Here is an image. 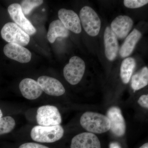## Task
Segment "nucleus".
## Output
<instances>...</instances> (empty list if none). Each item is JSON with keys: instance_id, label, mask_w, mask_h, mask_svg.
<instances>
[{"instance_id": "nucleus-17", "label": "nucleus", "mask_w": 148, "mask_h": 148, "mask_svg": "<svg viewBox=\"0 0 148 148\" xmlns=\"http://www.w3.org/2000/svg\"><path fill=\"white\" fill-rule=\"evenodd\" d=\"M70 32L59 19L51 22L49 27L47 38L49 41L53 43L58 37L66 38L69 36Z\"/></svg>"}, {"instance_id": "nucleus-1", "label": "nucleus", "mask_w": 148, "mask_h": 148, "mask_svg": "<svg viewBox=\"0 0 148 148\" xmlns=\"http://www.w3.org/2000/svg\"><path fill=\"white\" fill-rule=\"evenodd\" d=\"M81 125L90 133L102 134L110 130V123L108 117L102 114L87 112L83 114Z\"/></svg>"}, {"instance_id": "nucleus-19", "label": "nucleus", "mask_w": 148, "mask_h": 148, "mask_svg": "<svg viewBox=\"0 0 148 148\" xmlns=\"http://www.w3.org/2000/svg\"><path fill=\"white\" fill-rule=\"evenodd\" d=\"M148 84V69L145 67L132 77L131 87L135 91L145 87Z\"/></svg>"}, {"instance_id": "nucleus-20", "label": "nucleus", "mask_w": 148, "mask_h": 148, "mask_svg": "<svg viewBox=\"0 0 148 148\" xmlns=\"http://www.w3.org/2000/svg\"><path fill=\"white\" fill-rule=\"evenodd\" d=\"M15 125V120L12 117L7 116L0 119V135L11 132Z\"/></svg>"}, {"instance_id": "nucleus-2", "label": "nucleus", "mask_w": 148, "mask_h": 148, "mask_svg": "<svg viewBox=\"0 0 148 148\" xmlns=\"http://www.w3.org/2000/svg\"><path fill=\"white\" fill-rule=\"evenodd\" d=\"M64 129L60 125L51 126L37 125L31 132L32 140L41 143H53L58 141L64 135Z\"/></svg>"}, {"instance_id": "nucleus-9", "label": "nucleus", "mask_w": 148, "mask_h": 148, "mask_svg": "<svg viewBox=\"0 0 148 148\" xmlns=\"http://www.w3.org/2000/svg\"><path fill=\"white\" fill-rule=\"evenodd\" d=\"M3 52L8 58L23 64L28 63L32 59V53L30 51L16 44L6 45L4 47Z\"/></svg>"}, {"instance_id": "nucleus-6", "label": "nucleus", "mask_w": 148, "mask_h": 148, "mask_svg": "<svg viewBox=\"0 0 148 148\" xmlns=\"http://www.w3.org/2000/svg\"><path fill=\"white\" fill-rule=\"evenodd\" d=\"M36 118L38 124L43 126L58 125L62 122L61 114L58 108L50 105L39 107L37 110Z\"/></svg>"}, {"instance_id": "nucleus-5", "label": "nucleus", "mask_w": 148, "mask_h": 148, "mask_svg": "<svg viewBox=\"0 0 148 148\" xmlns=\"http://www.w3.org/2000/svg\"><path fill=\"white\" fill-rule=\"evenodd\" d=\"M85 64L81 58L77 56L71 57L69 63L64 67V77L69 84H78L82 79L85 71Z\"/></svg>"}, {"instance_id": "nucleus-4", "label": "nucleus", "mask_w": 148, "mask_h": 148, "mask_svg": "<svg viewBox=\"0 0 148 148\" xmlns=\"http://www.w3.org/2000/svg\"><path fill=\"white\" fill-rule=\"evenodd\" d=\"M80 21L88 34L96 36L99 34L101 28V21L98 14L90 7L85 6L81 10Z\"/></svg>"}, {"instance_id": "nucleus-26", "label": "nucleus", "mask_w": 148, "mask_h": 148, "mask_svg": "<svg viewBox=\"0 0 148 148\" xmlns=\"http://www.w3.org/2000/svg\"><path fill=\"white\" fill-rule=\"evenodd\" d=\"M139 148H148V143H146Z\"/></svg>"}, {"instance_id": "nucleus-24", "label": "nucleus", "mask_w": 148, "mask_h": 148, "mask_svg": "<svg viewBox=\"0 0 148 148\" xmlns=\"http://www.w3.org/2000/svg\"><path fill=\"white\" fill-rule=\"evenodd\" d=\"M138 103L141 107L148 108V95H143L138 100Z\"/></svg>"}, {"instance_id": "nucleus-25", "label": "nucleus", "mask_w": 148, "mask_h": 148, "mask_svg": "<svg viewBox=\"0 0 148 148\" xmlns=\"http://www.w3.org/2000/svg\"><path fill=\"white\" fill-rule=\"evenodd\" d=\"M109 148H121L119 143L117 142H112L110 143Z\"/></svg>"}, {"instance_id": "nucleus-13", "label": "nucleus", "mask_w": 148, "mask_h": 148, "mask_svg": "<svg viewBox=\"0 0 148 148\" xmlns=\"http://www.w3.org/2000/svg\"><path fill=\"white\" fill-rule=\"evenodd\" d=\"M133 25L132 18L126 15H120L111 23V29L117 37L123 39L127 36Z\"/></svg>"}, {"instance_id": "nucleus-16", "label": "nucleus", "mask_w": 148, "mask_h": 148, "mask_svg": "<svg viewBox=\"0 0 148 148\" xmlns=\"http://www.w3.org/2000/svg\"><path fill=\"white\" fill-rule=\"evenodd\" d=\"M141 36L142 34L140 31L136 29L132 31L126 38L121 48L119 54L121 57L125 58L131 54Z\"/></svg>"}, {"instance_id": "nucleus-7", "label": "nucleus", "mask_w": 148, "mask_h": 148, "mask_svg": "<svg viewBox=\"0 0 148 148\" xmlns=\"http://www.w3.org/2000/svg\"><path fill=\"white\" fill-rule=\"evenodd\" d=\"M8 11L14 23L28 35H33L36 32V30L31 21L25 17L19 4H11L9 6Z\"/></svg>"}, {"instance_id": "nucleus-3", "label": "nucleus", "mask_w": 148, "mask_h": 148, "mask_svg": "<svg viewBox=\"0 0 148 148\" xmlns=\"http://www.w3.org/2000/svg\"><path fill=\"white\" fill-rule=\"evenodd\" d=\"M1 33L3 39L8 43L16 44L24 47L30 41L29 35L13 22L5 24Z\"/></svg>"}, {"instance_id": "nucleus-14", "label": "nucleus", "mask_w": 148, "mask_h": 148, "mask_svg": "<svg viewBox=\"0 0 148 148\" xmlns=\"http://www.w3.org/2000/svg\"><path fill=\"white\" fill-rule=\"evenodd\" d=\"M19 88L23 97L29 100H35L38 98L43 92L38 82L29 78L21 81L19 84Z\"/></svg>"}, {"instance_id": "nucleus-11", "label": "nucleus", "mask_w": 148, "mask_h": 148, "mask_svg": "<svg viewBox=\"0 0 148 148\" xmlns=\"http://www.w3.org/2000/svg\"><path fill=\"white\" fill-rule=\"evenodd\" d=\"M58 16L59 20L69 31L76 34L81 32L79 18L73 11L65 8L61 9L58 11Z\"/></svg>"}, {"instance_id": "nucleus-27", "label": "nucleus", "mask_w": 148, "mask_h": 148, "mask_svg": "<svg viewBox=\"0 0 148 148\" xmlns=\"http://www.w3.org/2000/svg\"><path fill=\"white\" fill-rule=\"evenodd\" d=\"M3 116V113L2 112L1 110V109H0V119Z\"/></svg>"}, {"instance_id": "nucleus-23", "label": "nucleus", "mask_w": 148, "mask_h": 148, "mask_svg": "<svg viewBox=\"0 0 148 148\" xmlns=\"http://www.w3.org/2000/svg\"><path fill=\"white\" fill-rule=\"evenodd\" d=\"M18 148H49L46 146L34 143H28L22 144Z\"/></svg>"}, {"instance_id": "nucleus-8", "label": "nucleus", "mask_w": 148, "mask_h": 148, "mask_svg": "<svg viewBox=\"0 0 148 148\" xmlns=\"http://www.w3.org/2000/svg\"><path fill=\"white\" fill-rule=\"evenodd\" d=\"M110 123L111 131L116 136L121 137L125 133L126 125L121 111L118 107H111L107 112V116Z\"/></svg>"}, {"instance_id": "nucleus-10", "label": "nucleus", "mask_w": 148, "mask_h": 148, "mask_svg": "<svg viewBox=\"0 0 148 148\" xmlns=\"http://www.w3.org/2000/svg\"><path fill=\"white\" fill-rule=\"evenodd\" d=\"M37 82L41 87L42 91L49 95L61 96L66 91L63 84L54 78L42 76L38 78Z\"/></svg>"}, {"instance_id": "nucleus-22", "label": "nucleus", "mask_w": 148, "mask_h": 148, "mask_svg": "<svg viewBox=\"0 0 148 148\" xmlns=\"http://www.w3.org/2000/svg\"><path fill=\"white\" fill-rule=\"evenodd\" d=\"M148 3L147 0H124L123 1L124 5L129 8H139Z\"/></svg>"}, {"instance_id": "nucleus-12", "label": "nucleus", "mask_w": 148, "mask_h": 148, "mask_svg": "<svg viewBox=\"0 0 148 148\" xmlns=\"http://www.w3.org/2000/svg\"><path fill=\"white\" fill-rule=\"evenodd\" d=\"M71 148H101V143L95 134L83 132L73 138Z\"/></svg>"}, {"instance_id": "nucleus-15", "label": "nucleus", "mask_w": 148, "mask_h": 148, "mask_svg": "<svg viewBox=\"0 0 148 148\" xmlns=\"http://www.w3.org/2000/svg\"><path fill=\"white\" fill-rule=\"evenodd\" d=\"M104 39L106 57L110 61H113L117 55L119 43L116 36L110 27L105 30Z\"/></svg>"}, {"instance_id": "nucleus-21", "label": "nucleus", "mask_w": 148, "mask_h": 148, "mask_svg": "<svg viewBox=\"0 0 148 148\" xmlns=\"http://www.w3.org/2000/svg\"><path fill=\"white\" fill-rule=\"evenodd\" d=\"M42 0H24L21 1V7L24 15H28L35 8L42 4Z\"/></svg>"}, {"instance_id": "nucleus-18", "label": "nucleus", "mask_w": 148, "mask_h": 148, "mask_svg": "<svg viewBox=\"0 0 148 148\" xmlns=\"http://www.w3.org/2000/svg\"><path fill=\"white\" fill-rule=\"evenodd\" d=\"M135 66L136 61L132 57L125 58L122 61L121 66L120 76L123 82L125 84L129 82Z\"/></svg>"}]
</instances>
